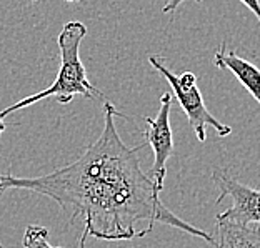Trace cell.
I'll use <instances>...</instances> for the list:
<instances>
[{"instance_id":"1","label":"cell","mask_w":260,"mask_h":248,"mask_svg":"<svg viewBox=\"0 0 260 248\" xmlns=\"http://www.w3.org/2000/svg\"><path fill=\"white\" fill-rule=\"evenodd\" d=\"M114 117H123L114 103L104 102V130L75 162L40 176L0 173V198L9 190H25L52 198L70 211V223L84 218L88 237L99 240H132L149 235L137 232L140 222L179 228L215 245L210 233L172 214L158 198L160 192L144 173L137 153L145 145L130 149L122 141Z\"/></svg>"},{"instance_id":"2","label":"cell","mask_w":260,"mask_h":248,"mask_svg":"<svg viewBox=\"0 0 260 248\" xmlns=\"http://www.w3.org/2000/svg\"><path fill=\"white\" fill-rule=\"evenodd\" d=\"M87 35V27L82 22H67L58 33L57 44L60 52V67L55 80L50 87L39 93H34L30 97L19 100L17 103H12L10 107L0 112V117H9L17 110L27 109L34 103H39L44 98H55L58 103L67 105L72 100L80 95L85 98H104V93L99 90L92 82L88 80L87 70L80 60V44Z\"/></svg>"},{"instance_id":"3","label":"cell","mask_w":260,"mask_h":248,"mask_svg":"<svg viewBox=\"0 0 260 248\" xmlns=\"http://www.w3.org/2000/svg\"><path fill=\"white\" fill-rule=\"evenodd\" d=\"M149 62L152 67L169 82L170 87H172V90L177 97V102H179L182 110L185 112L187 120L190 123V127L193 128L199 141L204 144L207 140L205 128L209 125L215 128L218 137H227V135L232 133V128L225 125V123H222L220 120H217L209 112V109L205 107L202 93H200L197 87V77H195L193 72H184V74L177 75L165 65L164 58L157 55H150Z\"/></svg>"},{"instance_id":"4","label":"cell","mask_w":260,"mask_h":248,"mask_svg":"<svg viewBox=\"0 0 260 248\" xmlns=\"http://www.w3.org/2000/svg\"><path fill=\"white\" fill-rule=\"evenodd\" d=\"M170 107H172V95L164 93L160 97V109L157 115L150 119L145 117L147 130L144 137L147 145H150L153 152V165H152V180L157 190H164V182L167 176V162L174 155V133L170 127Z\"/></svg>"},{"instance_id":"5","label":"cell","mask_w":260,"mask_h":248,"mask_svg":"<svg viewBox=\"0 0 260 248\" xmlns=\"http://www.w3.org/2000/svg\"><path fill=\"white\" fill-rule=\"evenodd\" d=\"M215 185L220 188V197L217 203L229 197L232 198V206L218 214L215 220H229L244 223V225H260V190L252 188L239 180L232 179L223 170H214L212 173Z\"/></svg>"},{"instance_id":"6","label":"cell","mask_w":260,"mask_h":248,"mask_svg":"<svg viewBox=\"0 0 260 248\" xmlns=\"http://www.w3.org/2000/svg\"><path fill=\"white\" fill-rule=\"evenodd\" d=\"M214 65L220 70H229L235 75L247 92L257 100V103L260 105V68L257 65H253L252 62L245 60L240 55H237V52L227 50L225 42L220 45V49L215 52L214 57Z\"/></svg>"},{"instance_id":"7","label":"cell","mask_w":260,"mask_h":248,"mask_svg":"<svg viewBox=\"0 0 260 248\" xmlns=\"http://www.w3.org/2000/svg\"><path fill=\"white\" fill-rule=\"evenodd\" d=\"M217 248H260V225L215 220Z\"/></svg>"},{"instance_id":"8","label":"cell","mask_w":260,"mask_h":248,"mask_svg":"<svg viewBox=\"0 0 260 248\" xmlns=\"http://www.w3.org/2000/svg\"><path fill=\"white\" fill-rule=\"evenodd\" d=\"M49 230L40 225H28L23 232L22 245L23 248H63V246H52L49 241Z\"/></svg>"},{"instance_id":"9","label":"cell","mask_w":260,"mask_h":248,"mask_svg":"<svg viewBox=\"0 0 260 248\" xmlns=\"http://www.w3.org/2000/svg\"><path fill=\"white\" fill-rule=\"evenodd\" d=\"M184 2H188V0H169V2L162 7V12H164V14H174V12L179 9ZM193 2L202 4L204 0H193Z\"/></svg>"},{"instance_id":"10","label":"cell","mask_w":260,"mask_h":248,"mask_svg":"<svg viewBox=\"0 0 260 248\" xmlns=\"http://www.w3.org/2000/svg\"><path fill=\"white\" fill-rule=\"evenodd\" d=\"M240 4H244L253 15L257 17V20L260 22V0H239Z\"/></svg>"},{"instance_id":"11","label":"cell","mask_w":260,"mask_h":248,"mask_svg":"<svg viewBox=\"0 0 260 248\" xmlns=\"http://www.w3.org/2000/svg\"><path fill=\"white\" fill-rule=\"evenodd\" d=\"M87 238H88V232H87V228H84V233H82V237L79 240V248H85Z\"/></svg>"},{"instance_id":"12","label":"cell","mask_w":260,"mask_h":248,"mask_svg":"<svg viewBox=\"0 0 260 248\" xmlns=\"http://www.w3.org/2000/svg\"><path fill=\"white\" fill-rule=\"evenodd\" d=\"M5 132V122H4V117H0V137L4 135Z\"/></svg>"},{"instance_id":"13","label":"cell","mask_w":260,"mask_h":248,"mask_svg":"<svg viewBox=\"0 0 260 248\" xmlns=\"http://www.w3.org/2000/svg\"><path fill=\"white\" fill-rule=\"evenodd\" d=\"M65 2H70V4H74V2H82V0H65Z\"/></svg>"},{"instance_id":"14","label":"cell","mask_w":260,"mask_h":248,"mask_svg":"<svg viewBox=\"0 0 260 248\" xmlns=\"http://www.w3.org/2000/svg\"><path fill=\"white\" fill-rule=\"evenodd\" d=\"M0 248H4V246H2V241H0Z\"/></svg>"},{"instance_id":"15","label":"cell","mask_w":260,"mask_h":248,"mask_svg":"<svg viewBox=\"0 0 260 248\" xmlns=\"http://www.w3.org/2000/svg\"><path fill=\"white\" fill-rule=\"evenodd\" d=\"M34 2H35V0H34Z\"/></svg>"}]
</instances>
